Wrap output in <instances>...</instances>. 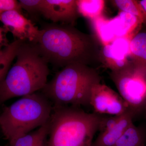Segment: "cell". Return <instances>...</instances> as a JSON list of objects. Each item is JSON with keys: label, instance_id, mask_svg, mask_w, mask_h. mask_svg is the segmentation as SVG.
Returning <instances> with one entry per match:
<instances>
[{"label": "cell", "instance_id": "ac0fdd59", "mask_svg": "<svg viewBox=\"0 0 146 146\" xmlns=\"http://www.w3.org/2000/svg\"><path fill=\"white\" fill-rule=\"evenodd\" d=\"M105 1L104 0H76L80 15L90 20L102 16Z\"/></svg>", "mask_w": 146, "mask_h": 146}, {"label": "cell", "instance_id": "8992f818", "mask_svg": "<svg viewBox=\"0 0 146 146\" xmlns=\"http://www.w3.org/2000/svg\"><path fill=\"white\" fill-rule=\"evenodd\" d=\"M110 76L134 117L146 115V70L131 60L121 70L110 72Z\"/></svg>", "mask_w": 146, "mask_h": 146}, {"label": "cell", "instance_id": "9a60e30c", "mask_svg": "<svg viewBox=\"0 0 146 146\" xmlns=\"http://www.w3.org/2000/svg\"><path fill=\"white\" fill-rule=\"evenodd\" d=\"M48 133V121L34 131L10 140L9 145L10 146H35L47 139Z\"/></svg>", "mask_w": 146, "mask_h": 146}, {"label": "cell", "instance_id": "44dd1931", "mask_svg": "<svg viewBox=\"0 0 146 146\" xmlns=\"http://www.w3.org/2000/svg\"><path fill=\"white\" fill-rule=\"evenodd\" d=\"M22 9L19 1L16 0H0V11H4L16 10L21 12Z\"/></svg>", "mask_w": 146, "mask_h": 146}, {"label": "cell", "instance_id": "7402d4cb", "mask_svg": "<svg viewBox=\"0 0 146 146\" xmlns=\"http://www.w3.org/2000/svg\"><path fill=\"white\" fill-rule=\"evenodd\" d=\"M5 32V31L3 28L0 27V50L9 44L5 34H4Z\"/></svg>", "mask_w": 146, "mask_h": 146}, {"label": "cell", "instance_id": "8fae6325", "mask_svg": "<svg viewBox=\"0 0 146 146\" xmlns=\"http://www.w3.org/2000/svg\"><path fill=\"white\" fill-rule=\"evenodd\" d=\"M134 118L130 111L126 112L116 124L99 131L98 136L93 141L91 146H113L128 128L133 123Z\"/></svg>", "mask_w": 146, "mask_h": 146}, {"label": "cell", "instance_id": "9c48e42d", "mask_svg": "<svg viewBox=\"0 0 146 146\" xmlns=\"http://www.w3.org/2000/svg\"><path fill=\"white\" fill-rule=\"evenodd\" d=\"M39 13L53 23L72 26L80 15L76 0H41Z\"/></svg>", "mask_w": 146, "mask_h": 146}, {"label": "cell", "instance_id": "7c38bea8", "mask_svg": "<svg viewBox=\"0 0 146 146\" xmlns=\"http://www.w3.org/2000/svg\"><path fill=\"white\" fill-rule=\"evenodd\" d=\"M128 56L112 44L103 46L100 50V61L111 72L118 71L125 67L130 61L128 60Z\"/></svg>", "mask_w": 146, "mask_h": 146}, {"label": "cell", "instance_id": "ffe728a7", "mask_svg": "<svg viewBox=\"0 0 146 146\" xmlns=\"http://www.w3.org/2000/svg\"><path fill=\"white\" fill-rule=\"evenodd\" d=\"M18 1L22 9L26 11L30 14L39 13L41 0H20Z\"/></svg>", "mask_w": 146, "mask_h": 146}, {"label": "cell", "instance_id": "cb8c5ba5", "mask_svg": "<svg viewBox=\"0 0 146 146\" xmlns=\"http://www.w3.org/2000/svg\"><path fill=\"white\" fill-rule=\"evenodd\" d=\"M3 11H0V16H1V13H3Z\"/></svg>", "mask_w": 146, "mask_h": 146}, {"label": "cell", "instance_id": "6da1fadb", "mask_svg": "<svg viewBox=\"0 0 146 146\" xmlns=\"http://www.w3.org/2000/svg\"><path fill=\"white\" fill-rule=\"evenodd\" d=\"M96 36L71 25L48 24L40 29L35 44L48 63L63 68L74 64L91 65L100 60Z\"/></svg>", "mask_w": 146, "mask_h": 146}, {"label": "cell", "instance_id": "ba28073f", "mask_svg": "<svg viewBox=\"0 0 146 146\" xmlns=\"http://www.w3.org/2000/svg\"><path fill=\"white\" fill-rule=\"evenodd\" d=\"M0 21L3 24L5 32L11 33L15 40L33 43L36 42L40 29L22 12L16 10L4 11L0 16Z\"/></svg>", "mask_w": 146, "mask_h": 146}, {"label": "cell", "instance_id": "52a82bcc", "mask_svg": "<svg viewBox=\"0 0 146 146\" xmlns=\"http://www.w3.org/2000/svg\"><path fill=\"white\" fill-rule=\"evenodd\" d=\"M89 106L95 113L105 116H119L130 111L119 94L101 82L92 88Z\"/></svg>", "mask_w": 146, "mask_h": 146}, {"label": "cell", "instance_id": "5bb4252c", "mask_svg": "<svg viewBox=\"0 0 146 146\" xmlns=\"http://www.w3.org/2000/svg\"><path fill=\"white\" fill-rule=\"evenodd\" d=\"M146 142L144 129L132 123L113 146H145Z\"/></svg>", "mask_w": 146, "mask_h": 146}, {"label": "cell", "instance_id": "603a6c76", "mask_svg": "<svg viewBox=\"0 0 146 146\" xmlns=\"http://www.w3.org/2000/svg\"><path fill=\"white\" fill-rule=\"evenodd\" d=\"M139 4L141 6L142 9L144 13L146 16V0H141L138 1Z\"/></svg>", "mask_w": 146, "mask_h": 146}, {"label": "cell", "instance_id": "3957f363", "mask_svg": "<svg viewBox=\"0 0 146 146\" xmlns=\"http://www.w3.org/2000/svg\"><path fill=\"white\" fill-rule=\"evenodd\" d=\"M53 106L47 146H91L103 115L75 106Z\"/></svg>", "mask_w": 146, "mask_h": 146}, {"label": "cell", "instance_id": "4fadbf2b", "mask_svg": "<svg viewBox=\"0 0 146 146\" xmlns=\"http://www.w3.org/2000/svg\"><path fill=\"white\" fill-rule=\"evenodd\" d=\"M141 27L131 38L129 44V56L131 60L146 70V26Z\"/></svg>", "mask_w": 146, "mask_h": 146}, {"label": "cell", "instance_id": "2e32d148", "mask_svg": "<svg viewBox=\"0 0 146 146\" xmlns=\"http://www.w3.org/2000/svg\"><path fill=\"white\" fill-rule=\"evenodd\" d=\"M23 41L15 40L0 50V84L5 78L12 62L16 58Z\"/></svg>", "mask_w": 146, "mask_h": 146}, {"label": "cell", "instance_id": "277c9868", "mask_svg": "<svg viewBox=\"0 0 146 146\" xmlns=\"http://www.w3.org/2000/svg\"><path fill=\"white\" fill-rule=\"evenodd\" d=\"M101 81V77L94 68L84 64H71L56 73L42 93L53 106H89L92 88Z\"/></svg>", "mask_w": 146, "mask_h": 146}, {"label": "cell", "instance_id": "30bf717a", "mask_svg": "<svg viewBox=\"0 0 146 146\" xmlns=\"http://www.w3.org/2000/svg\"><path fill=\"white\" fill-rule=\"evenodd\" d=\"M110 25L116 39L122 38L129 40L143 25L136 16L123 11H120L117 16L110 19Z\"/></svg>", "mask_w": 146, "mask_h": 146}, {"label": "cell", "instance_id": "d6986e66", "mask_svg": "<svg viewBox=\"0 0 146 146\" xmlns=\"http://www.w3.org/2000/svg\"><path fill=\"white\" fill-rule=\"evenodd\" d=\"M120 11H123L136 16L146 26V16L139 4L136 0H115L110 1Z\"/></svg>", "mask_w": 146, "mask_h": 146}, {"label": "cell", "instance_id": "5b68a950", "mask_svg": "<svg viewBox=\"0 0 146 146\" xmlns=\"http://www.w3.org/2000/svg\"><path fill=\"white\" fill-rule=\"evenodd\" d=\"M53 104L41 93L22 97L0 115V127L9 141L38 128L48 121Z\"/></svg>", "mask_w": 146, "mask_h": 146}, {"label": "cell", "instance_id": "e0dca14e", "mask_svg": "<svg viewBox=\"0 0 146 146\" xmlns=\"http://www.w3.org/2000/svg\"><path fill=\"white\" fill-rule=\"evenodd\" d=\"M91 21L95 34L102 46L111 44L116 39L110 26V19L102 15Z\"/></svg>", "mask_w": 146, "mask_h": 146}, {"label": "cell", "instance_id": "7a4b0ae2", "mask_svg": "<svg viewBox=\"0 0 146 146\" xmlns=\"http://www.w3.org/2000/svg\"><path fill=\"white\" fill-rule=\"evenodd\" d=\"M16 61L0 84V103L42 90L46 86L49 69L46 59L35 43L23 42Z\"/></svg>", "mask_w": 146, "mask_h": 146}]
</instances>
